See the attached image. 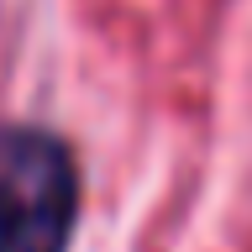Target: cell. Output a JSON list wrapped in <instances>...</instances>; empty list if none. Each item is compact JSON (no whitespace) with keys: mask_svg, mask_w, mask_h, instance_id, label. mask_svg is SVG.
Masks as SVG:
<instances>
[{"mask_svg":"<svg viewBox=\"0 0 252 252\" xmlns=\"http://www.w3.org/2000/svg\"><path fill=\"white\" fill-rule=\"evenodd\" d=\"M84 210V179L53 126H0V252H68Z\"/></svg>","mask_w":252,"mask_h":252,"instance_id":"6da1fadb","label":"cell"}]
</instances>
